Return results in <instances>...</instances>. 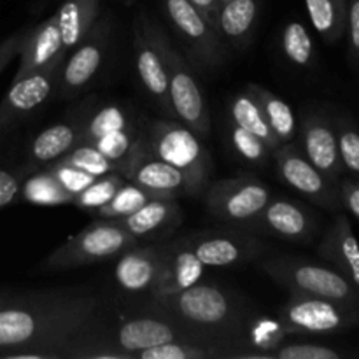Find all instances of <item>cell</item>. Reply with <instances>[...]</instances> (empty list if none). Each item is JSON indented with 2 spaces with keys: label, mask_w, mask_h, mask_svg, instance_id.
I'll return each instance as SVG.
<instances>
[{
  "label": "cell",
  "mask_w": 359,
  "mask_h": 359,
  "mask_svg": "<svg viewBox=\"0 0 359 359\" xmlns=\"http://www.w3.org/2000/svg\"><path fill=\"white\" fill-rule=\"evenodd\" d=\"M107 318L104 298L91 291L16 293L0 307V358L67 359Z\"/></svg>",
  "instance_id": "6da1fadb"
},
{
  "label": "cell",
  "mask_w": 359,
  "mask_h": 359,
  "mask_svg": "<svg viewBox=\"0 0 359 359\" xmlns=\"http://www.w3.org/2000/svg\"><path fill=\"white\" fill-rule=\"evenodd\" d=\"M149 309L179 323L200 342L235 359L245 351V332L252 319L248 304L233 291L196 283L175 293L149 294Z\"/></svg>",
  "instance_id": "7a4b0ae2"
},
{
  "label": "cell",
  "mask_w": 359,
  "mask_h": 359,
  "mask_svg": "<svg viewBox=\"0 0 359 359\" xmlns=\"http://www.w3.org/2000/svg\"><path fill=\"white\" fill-rule=\"evenodd\" d=\"M262 270L291 294L326 298L344 307L358 309L359 287L339 270L294 256L266 259L262 263Z\"/></svg>",
  "instance_id": "3957f363"
},
{
  "label": "cell",
  "mask_w": 359,
  "mask_h": 359,
  "mask_svg": "<svg viewBox=\"0 0 359 359\" xmlns=\"http://www.w3.org/2000/svg\"><path fill=\"white\" fill-rule=\"evenodd\" d=\"M139 144L160 160L191 175L200 184H209L212 172L209 149L202 144V137L193 133L182 123L163 119L144 121L139 133Z\"/></svg>",
  "instance_id": "277c9868"
},
{
  "label": "cell",
  "mask_w": 359,
  "mask_h": 359,
  "mask_svg": "<svg viewBox=\"0 0 359 359\" xmlns=\"http://www.w3.org/2000/svg\"><path fill=\"white\" fill-rule=\"evenodd\" d=\"M135 244H139V241L132 237L125 228L118 226L114 221L98 219L77 231L65 244L56 248L42 262L41 269L55 272V270H70L102 263L105 259L116 258L125 249Z\"/></svg>",
  "instance_id": "5b68a950"
},
{
  "label": "cell",
  "mask_w": 359,
  "mask_h": 359,
  "mask_svg": "<svg viewBox=\"0 0 359 359\" xmlns=\"http://www.w3.org/2000/svg\"><path fill=\"white\" fill-rule=\"evenodd\" d=\"M158 42L163 51L168 76V100L174 118L193 133L205 139L210 133V112L191 67L172 48L167 35L158 27Z\"/></svg>",
  "instance_id": "8992f818"
},
{
  "label": "cell",
  "mask_w": 359,
  "mask_h": 359,
  "mask_svg": "<svg viewBox=\"0 0 359 359\" xmlns=\"http://www.w3.org/2000/svg\"><path fill=\"white\" fill-rule=\"evenodd\" d=\"M205 207L214 219L245 230L272 198L269 186L251 175L226 177L203 189Z\"/></svg>",
  "instance_id": "52a82bcc"
},
{
  "label": "cell",
  "mask_w": 359,
  "mask_h": 359,
  "mask_svg": "<svg viewBox=\"0 0 359 359\" xmlns=\"http://www.w3.org/2000/svg\"><path fill=\"white\" fill-rule=\"evenodd\" d=\"M277 319L287 333L330 335L342 333L356 325L358 309L344 307L326 298L291 294Z\"/></svg>",
  "instance_id": "ba28073f"
},
{
  "label": "cell",
  "mask_w": 359,
  "mask_h": 359,
  "mask_svg": "<svg viewBox=\"0 0 359 359\" xmlns=\"http://www.w3.org/2000/svg\"><path fill=\"white\" fill-rule=\"evenodd\" d=\"M121 175L126 181L142 186L163 198L200 196L207 188V186L196 182L186 172L179 170L177 167L160 160L153 153L144 149L139 144V139H137L135 149H133Z\"/></svg>",
  "instance_id": "9c48e42d"
},
{
  "label": "cell",
  "mask_w": 359,
  "mask_h": 359,
  "mask_svg": "<svg viewBox=\"0 0 359 359\" xmlns=\"http://www.w3.org/2000/svg\"><path fill=\"white\" fill-rule=\"evenodd\" d=\"M189 245L196 258L205 266H235L258 258L265 244L241 228H221L188 235Z\"/></svg>",
  "instance_id": "30bf717a"
},
{
  "label": "cell",
  "mask_w": 359,
  "mask_h": 359,
  "mask_svg": "<svg viewBox=\"0 0 359 359\" xmlns=\"http://www.w3.org/2000/svg\"><path fill=\"white\" fill-rule=\"evenodd\" d=\"M109 28L105 21H95L83 41L74 48V53L58 69L55 91L58 97L70 98L83 91L97 76L98 69L104 63L107 49Z\"/></svg>",
  "instance_id": "8fae6325"
},
{
  "label": "cell",
  "mask_w": 359,
  "mask_h": 359,
  "mask_svg": "<svg viewBox=\"0 0 359 359\" xmlns=\"http://www.w3.org/2000/svg\"><path fill=\"white\" fill-rule=\"evenodd\" d=\"M280 179L311 200L328 210L340 209L339 186L318 170L291 142L283 144L273 153Z\"/></svg>",
  "instance_id": "7c38bea8"
},
{
  "label": "cell",
  "mask_w": 359,
  "mask_h": 359,
  "mask_svg": "<svg viewBox=\"0 0 359 359\" xmlns=\"http://www.w3.org/2000/svg\"><path fill=\"white\" fill-rule=\"evenodd\" d=\"M133 48L135 69L144 91L163 109L165 114L174 118L168 100V76L163 51L158 42V25L140 18L133 25Z\"/></svg>",
  "instance_id": "4fadbf2b"
},
{
  "label": "cell",
  "mask_w": 359,
  "mask_h": 359,
  "mask_svg": "<svg viewBox=\"0 0 359 359\" xmlns=\"http://www.w3.org/2000/svg\"><path fill=\"white\" fill-rule=\"evenodd\" d=\"M165 13L182 41L191 48L196 60L205 67L223 63L224 51L219 32L205 20L202 13L188 0H163Z\"/></svg>",
  "instance_id": "5bb4252c"
},
{
  "label": "cell",
  "mask_w": 359,
  "mask_h": 359,
  "mask_svg": "<svg viewBox=\"0 0 359 359\" xmlns=\"http://www.w3.org/2000/svg\"><path fill=\"white\" fill-rule=\"evenodd\" d=\"M60 65L14 77L6 97L0 102V133L7 132L28 114L37 111L55 91Z\"/></svg>",
  "instance_id": "9a60e30c"
},
{
  "label": "cell",
  "mask_w": 359,
  "mask_h": 359,
  "mask_svg": "<svg viewBox=\"0 0 359 359\" xmlns=\"http://www.w3.org/2000/svg\"><path fill=\"white\" fill-rule=\"evenodd\" d=\"M318 217L290 198H270L262 212L245 226L249 233H265L284 241L309 242L314 237Z\"/></svg>",
  "instance_id": "2e32d148"
},
{
  "label": "cell",
  "mask_w": 359,
  "mask_h": 359,
  "mask_svg": "<svg viewBox=\"0 0 359 359\" xmlns=\"http://www.w3.org/2000/svg\"><path fill=\"white\" fill-rule=\"evenodd\" d=\"M114 280L126 293H151L163 266V245H132L118 255Z\"/></svg>",
  "instance_id": "e0dca14e"
},
{
  "label": "cell",
  "mask_w": 359,
  "mask_h": 359,
  "mask_svg": "<svg viewBox=\"0 0 359 359\" xmlns=\"http://www.w3.org/2000/svg\"><path fill=\"white\" fill-rule=\"evenodd\" d=\"M304 156L325 174L330 181L339 182L344 168L337 149L335 126L321 112H309L302 126Z\"/></svg>",
  "instance_id": "ac0fdd59"
},
{
  "label": "cell",
  "mask_w": 359,
  "mask_h": 359,
  "mask_svg": "<svg viewBox=\"0 0 359 359\" xmlns=\"http://www.w3.org/2000/svg\"><path fill=\"white\" fill-rule=\"evenodd\" d=\"M65 56L58 25L55 16H49L37 27L25 30L20 48V65L14 77H21L46 67L62 65Z\"/></svg>",
  "instance_id": "d6986e66"
},
{
  "label": "cell",
  "mask_w": 359,
  "mask_h": 359,
  "mask_svg": "<svg viewBox=\"0 0 359 359\" xmlns=\"http://www.w3.org/2000/svg\"><path fill=\"white\" fill-rule=\"evenodd\" d=\"M207 266L200 262L189 245L188 235L163 245V266L160 279L149 294L175 293L200 283Z\"/></svg>",
  "instance_id": "ffe728a7"
},
{
  "label": "cell",
  "mask_w": 359,
  "mask_h": 359,
  "mask_svg": "<svg viewBox=\"0 0 359 359\" xmlns=\"http://www.w3.org/2000/svg\"><path fill=\"white\" fill-rule=\"evenodd\" d=\"M111 221L125 228L137 241L156 238L168 235L182 223V209L177 198H154L139 207L135 212Z\"/></svg>",
  "instance_id": "44dd1931"
},
{
  "label": "cell",
  "mask_w": 359,
  "mask_h": 359,
  "mask_svg": "<svg viewBox=\"0 0 359 359\" xmlns=\"http://www.w3.org/2000/svg\"><path fill=\"white\" fill-rule=\"evenodd\" d=\"M319 256L359 287V249L347 214L335 217L319 244Z\"/></svg>",
  "instance_id": "7402d4cb"
},
{
  "label": "cell",
  "mask_w": 359,
  "mask_h": 359,
  "mask_svg": "<svg viewBox=\"0 0 359 359\" xmlns=\"http://www.w3.org/2000/svg\"><path fill=\"white\" fill-rule=\"evenodd\" d=\"M262 0H226L221 4L216 28L230 44L245 48L251 42L259 18Z\"/></svg>",
  "instance_id": "603a6c76"
},
{
  "label": "cell",
  "mask_w": 359,
  "mask_h": 359,
  "mask_svg": "<svg viewBox=\"0 0 359 359\" xmlns=\"http://www.w3.org/2000/svg\"><path fill=\"white\" fill-rule=\"evenodd\" d=\"M81 144H93L107 133L119 130L140 128L144 121H139L135 112L118 102H107L81 119Z\"/></svg>",
  "instance_id": "cb8c5ba5"
},
{
  "label": "cell",
  "mask_w": 359,
  "mask_h": 359,
  "mask_svg": "<svg viewBox=\"0 0 359 359\" xmlns=\"http://www.w3.org/2000/svg\"><path fill=\"white\" fill-rule=\"evenodd\" d=\"M98 11L100 0H65L53 14L58 25L63 51L67 55L83 41L91 25L97 21Z\"/></svg>",
  "instance_id": "d4e9b609"
},
{
  "label": "cell",
  "mask_w": 359,
  "mask_h": 359,
  "mask_svg": "<svg viewBox=\"0 0 359 359\" xmlns=\"http://www.w3.org/2000/svg\"><path fill=\"white\" fill-rule=\"evenodd\" d=\"M81 144V123H56L42 130L30 144V161L46 165L56 161Z\"/></svg>",
  "instance_id": "484cf974"
},
{
  "label": "cell",
  "mask_w": 359,
  "mask_h": 359,
  "mask_svg": "<svg viewBox=\"0 0 359 359\" xmlns=\"http://www.w3.org/2000/svg\"><path fill=\"white\" fill-rule=\"evenodd\" d=\"M228 114H230L231 123L259 137L272 153H276L280 147L279 140L276 139L269 123H266L265 116H263L258 100L249 93L248 88L244 91H238V93H235L230 98V102H228Z\"/></svg>",
  "instance_id": "4316f807"
},
{
  "label": "cell",
  "mask_w": 359,
  "mask_h": 359,
  "mask_svg": "<svg viewBox=\"0 0 359 359\" xmlns=\"http://www.w3.org/2000/svg\"><path fill=\"white\" fill-rule=\"evenodd\" d=\"M248 90L258 100L263 116L280 146L293 142L297 137V118L291 105L259 84H248Z\"/></svg>",
  "instance_id": "83f0119b"
},
{
  "label": "cell",
  "mask_w": 359,
  "mask_h": 359,
  "mask_svg": "<svg viewBox=\"0 0 359 359\" xmlns=\"http://www.w3.org/2000/svg\"><path fill=\"white\" fill-rule=\"evenodd\" d=\"M74 195H70L62 184L55 179V175L44 168L35 174H28L20 186L16 202L32 203L39 207H60L70 205Z\"/></svg>",
  "instance_id": "f1b7e54d"
},
{
  "label": "cell",
  "mask_w": 359,
  "mask_h": 359,
  "mask_svg": "<svg viewBox=\"0 0 359 359\" xmlns=\"http://www.w3.org/2000/svg\"><path fill=\"white\" fill-rule=\"evenodd\" d=\"M316 32L328 44H335L346 32L347 0H305Z\"/></svg>",
  "instance_id": "f546056e"
},
{
  "label": "cell",
  "mask_w": 359,
  "mask_h": 359,
  "mask_svg": "<svg viewBox=\"0 0 359 359\" xmlns=\"http://www.w3.org/2000/svg\"><path fill=\"white\" fill-rule=\"evenodd\" d=\"M154 198H163V196L156 195V193L149 191L139 184H133V182H125L105 205L98 207L91 214L98 219H118V217H125L135 212L139 207Z\"/></svg>",
  "instance_id": "4dcf8cb0"
},
{
  "label": "cell",
  "mask_w": 359,
  "mask_h": 359,
  "mask_svg": "<svg viewBox=\"0 0 359 359\" xmlns=\"http://www.w3.org/2000/svg\"><path fill=\"white\" fill-rule=\"evenodd\" d=\"M224 358L214 347L195 340H172V342L160 344L149 349L139 351L132 359H219Z\"/></svg>",
  "instance_id": "1f68e13d"
},
{
  "label": "cell",
  "mask_w": 359,
  "mask_h": 359,
  "mask_svg": "<svg viewBox=\"0 0 359 359\" xmlns=\"http://www.w3.org/2000/svg\"><path fill=\"white\" fill-rule=\"evenodd\" d=\"M228 142H230L231 151L241 158L244 163L251 167H265L269 163L272 151L269 149L265 142L255 133L248 132L242 126L228 121Z\"/></svg>",
  "instance_id": "d6a6232c"
},
{
  "label": "cell",
  "mask_w": 359,
  "mask_h": 359,
  "mask_svg": "<svg viewBox=\"0 0 359 359\" xmlns=\"http://www.w3.org/2000/svg\"><path fill=\"white\" fill-rule=\"evenodd\" d=\"M283 51L284 56L293 65L300 69H309L314 63V44L309 30L300 21H290L283 30Z\"/></svg>",
  "instance_id": "836d02e7"
},
{
  "label": "cell",
  "mask_w": 359,
  "mask_h": 359,
  "mask_svg": "<svg viewBox=\"0 0 359 359\" xmlns=\"http://www.w3.org/2000/svg\"><path fill=\"white\" fill-rule=\"evenodd\" d=\"M125 182L126 179L119 172H109V174L98 175L88 188H84L83 191L74 195L70 205L88 210V212H93L98 207L105 205Z\"/></svg>",
  "instance_id": "e575fe53"
},
{
  "label": "cell",
  "mask_w": 359,
  "mask_h": 359,
  "mask_svg": "<svg viewBox=\"0 0 359 359\" xmlns=\"http://www.w3.org/2000/svg\"><path fill=\"white\" fill-rule=\"evenodd\" d=\"M333 126L342 168L356 177L359 172V135L356 126L349 118H340Z\"/></svg>",
  "instance_id": "d590c367"
},
{
  "label": "cell",
  "mask_w": 359,
  "mask_h": 359,
  "mask_svg": "<svg viewBox=\"0 0 359 359\" xmlns=\"http://www.w3.org/2000/svg\"><path fill=\"white\" fill-rule=\"evenodd\" d=\"M56 161L65 165H72V167L93 175H104L109 174V172H118L116 165L112 163V161H109L100 151L95 149L90 144H79V146H76L72 151L63 154V156L58 158Z\"/></svg>",
  "instance_id": "8d00e7d4"
},
{
  "label": "cell",
  "mask_w": 359,
  "mask_h": 359,
  "mask_svg": "<svg viewBox=\"0 0 359 359\" xmlns=\"http://www.w3.org/2000/svg\"><path fill=\"white\" fill-rule=\"evenodd\" d=\"M333 347L321 344H280L269 353V359H342Z\"/></svg>",
  "instance_id": "74e56055"
},
{
  "label": "cell",
  "mask_w": 359,
  "mask_h": 359,
  "mask_svg": "<svg viewBox=\"0 0 359 359\" xmlns=\"http://www.w3.org/2000/svg\"><path fill=\"white\" fill-rule=\"evenodd\" d=\"M49 172L55 175L56 181L70 193V195H77V193L83 191L84 188L91 184L98 175L88 174V172L79 170V168L72 167V165L60 163V161H53V163H48Z\"/></svg>",
  "instance_id": "f35d334b"
},
{
  "label": "cell",
  "mask_w": 359,
  "mask_h": 359,
  "mask_svg": "<svg viewBox=\"0 0 359 359\" xmlns=\"http://www.w3.org/2000/svg\"><path fill=\"white\" fill-rule=\"evenodd\" d=\"M28 174H30L28 168H20V170L0 168V210L16 203L21 182Z\"/></svg>",
  "instance_id": "ab89813d"
},
{
  "label": "cell",
  "mask_w": 359,
  "mask_h": 359,
  "mask_svg": "<svg viewBox=\"0 0 359 359\" xmlns=\"http://www.w3.org/2000/svg\"><path fill=\"white\" fill-rule=\"evenodd\" d=\"M339 198H340V207L346 210V214H349L351 221L359 219V184L356 177L349 175V177H342L340 175L339 182Z\"/></svg>",
  "instance_id": "60d3db41"
},
{
  "label": "cell",
  "mask_w": 359,
  "mask_h": 359,
  "mask_svg": "<svg viewBox=\"0 0 359 359\" xmlns=\"http://www.w3.org/2000/svg\"><path fill=\"white\" fill-rule=\"evenodd\" d=\"M344 34L347 37L351 60L356 65L359 56V0H347V20Z\"/></svg>",
  "instance_id": "b9f144b4"
},
{
  "label": "cell",
  "mask_w": 359,
  "mask_h": 359,
  "mask_svg": "<svg viewBox=\"0 0 359 359\" xmlns=\"http://www.w3.org/2000/svg\"><path fill=\"white\" fill-rule=\"evenodd\" d=\"M25 32H16V34L9 35L7 39H4L0 42V74L7 69L11 62L14 60V56L20 55L21 41H23Z\"/></svg>",
  "instance_id": "7bdbcfd3"
},
{
  "label": "cell",
  "mask_w": 359,
  "mask_h": 359,
  "mask_svg": "<svg viewBox=\"0 0 359 359\" xmlns=\"http://www.w3.org/2000/svg\"><path fill=\"white\" fill-rule=\"evenodd\" d=\"M188 2L191 4V6H195L196 9H198L200 13L205 16V20L209 21L214 28H216V18H217V13H219V7H221L219 0H188Z\"/></svg>",
  "instance_id": "ee69618b"
},
{
  "label": "cell",
  "mask_w": 359,
  "mask_h": 359,
  "mask_svg": "<svg viewBox=\"0 0 359 359\" xmlns=\"http://www.w3.org/2000/svg\"><path fill=\"white\" fill-rule=\"evenodd\" d=\"M16 293H0V307H4L6 304H9L11 298L14 297Z\"/></svg>",
  "instance_id": "f6af8a7d"
},
{
  "label": "cell",
  "mask_w": 359,
  "mask_h": 359,
  "mask_svg": "<svg viewBox=\"0 0 359 359\" xmlns=\"http://www.w3.org/2000/svg\"><path fill=\"white\" fill-rule=\"evenodd\" d=\"M219 2H221V4H223V2H226V0H219Z\"/></svg>",
  "instance_id": "bcb514c9"
}]
</instances>
